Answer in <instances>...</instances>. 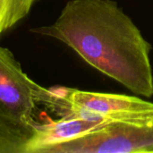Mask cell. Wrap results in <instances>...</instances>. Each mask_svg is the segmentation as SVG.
<instances>
[{"label": "cell", "instance_id": "obj_2", "mask_svg": "<svg viewBox=\"0 0 153 153\" xmlns=\"http://www.w3.org/2000/svg\"><path fill=\"white\" fill-rule=\"evenodd\" d=\"M43 89L0 46V153H30L38 134L35 113Z\"/></svg>", "mask_w": 153, "mask_h": 153}, {"label": "cell", "instance_id": "obj_5", "mask_svg": "<svg viewBox=\"0 0 153 153\" xmlns=\"http://www.w3.org/2000/svg\"><path fill=\"white\" fill-rule=\"evenodd\" d=\"M106 123H98L78 117H59L39 123L38 134L30 153H45L46 151L61 143L82 136Z\"/></svg>", "mask_w": 153, "mask_h": 153}, {"label": "cell", "instance_id": "obj_1", "mask_svg": "<svg viewBox=\"0 0 153 153\" xmlns=\"http://www.w3.org/2000/svg\"><path fill=\"white\" fill-rule=\"evenodd\" d=\"M33 32L62 41L88 65L138 96H153L151 43L112 0H70Z\"/></svg>", "mask_w": 153, "mask_h": 153}, {"label": "cell", "instance_id": "obj_4", "mask_svg": "<svg viewBox=\"0 0 153 153\" xmlns=\"http://www.w3.org/2000/svg\"><path fill=\"white\" fill-rule=\"evenodd\" d=\"M153 152V114L111 121L82 136L56 144L45 153Z\"/></svg>", "mask_w": 153, "mask_h": 153}, {"label": "cell", "instance_id": "obj_6", "mask_svg": "<svg viewBox=\"0 0 153 153\" xmlns=\"http://www.w3.org/2000/svg\"><path fill=\"white\" fill-rule=\"evenodd\" d=\"M37 0H0V35L22 20Z\"/></svg>", "mask_w": 153, "mask_h": 153}, {"label": "cell", "instance_id": "obj_3", "mask_svg": "<svg viewBox=\"0 0 153 153\" xmlns=\"http://www.w3.org/2000/svg\"><path fill=\"white\" fill-rule=\"evenodd\" d=\"M41 105L59 117H78L98 123L153 114V102L136 96L85 91L64 86L44 88Z\"/></svg>", "mask_w": 153, "mask_h": 153}]
</instances>
